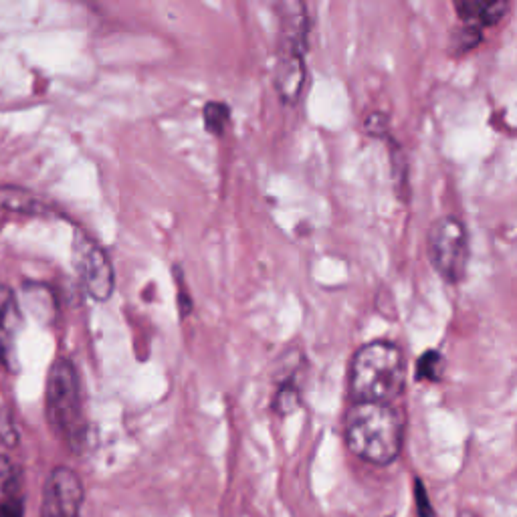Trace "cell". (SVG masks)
<instances>
[{
    "label": "cell",
    "instance_id": "obj_1",
    "mask_svg": "<svg viewBox=\"0 0 517 517\" xmlns=\"http://www.w3.org/2000/svg\"><path fill=\"white\" fill-rule=\"evenodd\" d=\"M346 445L362 461L390 465L402 451L404 425L400 412L390 404L356 402L346 415Z\"/></svg>",
    "mask_w": 517,
    "mask_h": 517
},
{
    "label": "cell",
    "instance_id": "obj_2",
    "mask_svg": "<svg viewBox=\"0 0 517 517\" xmlns=\"http://www.w3.org/2000/svg\"><path fill=\"white\" fill-rule=\"evenodd\" d=\"M404 380V356L392 342L366 344L352 358L350 392L356 402L390 404L402 394Z\"/></svg>",
    "mask_w": 517,
    "mask_h": 517
},
{
    "label": "cell",
    "instance_id": "obj_3",
    "mask_svg": "<svg viewBox=\"0 0 517 517\" xmlns=\"http://www.w3.org/2000/svg\"><path fill=\"white\" fill-rule=\"evenodd\" d=\"M47 419L53 433L75 453L87 443V421L83 415L79 378L73 364L57 360L47 376Z\"/></svg>",
    "mask_w": 517,
    "mask_h": 517
},
{
    "label": "cell",
    "instance_id": "obj_4",
    "mask_svg": "<svg viewBox=\"0 0 517 517\" xmlns=\"http://www.w3.org/2000/svg\"><path fill=\"white\" fill-rule=\"evenodd\" d=\"M427 253L433 269L447 283L463 281L469 265V237L465 225L455 217L437 219L427 235Z\"/></svg>",
    "mask_w": 517,
    "mask_h": 517
},
{
    "label": "cell",
    "instance_id": "obj_5",
    "mask_svg": "<svg viewBox=\"0 0 517 517\" xmlns=\"http://www.w3.org/2000/svg\"><path fill=\"white\" fill-rule=\"evenodd\" d=\"M73 265L81 285L95 301H108L116 287L114 265L103 249L83 231L73 237Z\"/></svg>",
    "mask_w": 517,
    "mask_h": 517
},
{
    "label": "cell",
    "instance_id": "obj_6",
    "mask_svg": "<svg viewBox=\"0 0 517 517\" xmlns=\"http://www.w3.org/2000/svg\"><path fill=\"white\" fill-rule=\"evenodd\" d=\"M83 499L85 489L79 475L69 467H57L45 483L41 517H81Z\"/></svg>",
    "mask_w": 517,
    "mask_h": 517
},
{
    "label": "cell",
    "instance_id": "obj_7",
    "mask_svg": "<svg viewBox=\"0 0 517 517\" xmlns=\"http://www.w3.org/2000/svg\"><path fill=\"white\" fill-rule=\"evenodd\" d=\"M307 11L301 3L279 5V57H305Z\"/></svg>",
    "mask_w": 517,
    "mask_h": 517
},
{
    "label": "cell",
    "instance_id": "obj_8",
    "mask_svg": "<svg viewBox=\"0 0 517 517\" xmlns=\"http://www.w3.org/2000/svg\"><path fill=\"white\" fill-rule=\"evenodd\" d=\"M21 320V307L13 289L0 285V364L7 368L15 366Z\"/></svg>",
    "mask_w": 517,
    "mask_h": 517
},
{
    "label": "cell",
    "instance_id": "obj_9",
    "mask_svg": "<svg viewBox=\"0 0 517 517\" xmlns=\"http://www.w3.org/2000/svg\"><path fill=\"white\" fill-rule=\"evenodd\" d=\"M23 473L9 459L0 455V517H23Z\"/></svg>",
    "mask_w": 517,
    "mask_h": 517
},
{
    "label": "cell",
    "instance_id": "obj_10",
    "mask_svg": "<svg viewBox=\"0 0 517 517\" xmlns=\"http://www.w3.org/2000/svg\"><path fill=\"white\" fill-rule=\"evenodd\" d=\"M305 83V57H277L275 89L287 103L297 101Z\"/></svg>",
    "mask_w": 517,
    "mask_h": 517
},
{
    "label": "cell",
    "instance_id": "obj_11",
    "mask_svg": "<svg viewBox=\"0 0 517 517\" xmlns=\"http://www.w3.org/2000/svg\"><path fill=\"white\" fill-rule=\"evenodd\" d=\"M0 211L41 217L49 215L51 206L35 192L21 186H0Z\"/></svg>",
    "mask_w": 517,
    "mask_h": 517
},
{
    "label": "cell",
    "instance_id": "obj_12",
    "mask_svg": "<svg viewBox=\"0 0 517 517\" xmlns=\"http://www.w3.org/2000/svg\"><path fill=\"white\" fill-rule=\"evenodd\" d=\"M509 5L507 3H481V0H459L455 3V13L461 19L463 25H471V27H495L497 23H501V19L507 15Z\"/></svg>",
    "mask_w": 517,
    "mask_h": 517
},
{
    "label": "cell",
    "instance_id": "obj_13",
    "mask_svg": "<svg viewBox=\"0 0 517 517\" xmlns=\"http://www.w3.org/2000/svg\"><path fill=\"white\" fill-rule=\"evenodd\" d=\"M204 126L213 136H223L225 130L231 126V110L221 101L206 103L204 108Z\"/></svg>",
    "mask_w": 517,
    "mask_h": 517
},
{
    "label": "cell",
    "instance_id": "obj_14",
    "mask_svg": "<svg viewBox=\"0 0 517 517\" xmlns=\"http://www.w3.org/2000/svg\"><path fill=\"white\" fill-rule=\"evenodd\" d=\"M299 406H301V394H299L297 384L291 382V380L281 384V388L275 394L273 408L279 412L281 417H287V415H291V412H295Z\"/></svg>",
    "mask_w": 517,
    "mask_h": 517
},
{
    "label": "cell",
    "instance_id": "obj_15",
    "mask_svg": "<svg viewBox=\"0 0 517 517\" xmlns=\"http://www.w3.org/2000/svg\"><path fill=\"white\" fill-rule=\"evenodd\" d=\"M441 372H443V356L435 350L425 352L419 362H417V374L415 378L421 380H429V382H437L441 380Z\"/></svg>",
    "mask_w": 517,
    "mask_h": 517
},
{
    "label": "cell",
    "instance_id": "obj_16",
    "mask_svg": "<svg viewBox=\"0 0 517 517\" xmlns=\"http://www.w3.org/2000/svg\"><path fill=\"white\" fill-rule=\"evenodd\" d=\"M483 39V29L479 27H471V25H463L453 37H451V49L455 53H465L475 49Z\"/></svg>",
    "mask_w": 517,
    "mask_h": 517
},
{
    "label": "cell",
    "instance_id": "obj_17",
    "mask_svg": "<svg viewBox=\"0 0 517 517\" xmlns=\"http://www.w3.org/2000/svg\"><path fill=\"white\" fill-rule=\"evenodd\" d=\"M415 505H417L419 517H435L433 503H431L427 487H425V483L421 479H415Z\"/></svg>",
    "mask_w": 517,
    "mask_h": 517
},
{
    "label": "cell",
    "instance_id": "obj_18",
    "mask_svg": "<svg viewBox=\"0 0 517 517\" xmlns=\"http://www.w3.org/2000/svg\"><path fill=\"white\" fill-rule=\"evenodd\" d=\"M388 128H390V118L384 114V112H374L366 118L364 122V130L376 138H382L388 134Z\"/></svg>",
    "mask_w": 517,
    "mask_h": 517
},
{
    "label": "cell",
    "instance_id": "obj_19",
    "mask_svg": "<svg viewBox=\"0 0 517 517\" xmlns=\"http://www.w3.org/2000/svg\"><path fill=\"white\" fill-rule=\"evenodd\" d=\"M0 441L9 447L17 445V441H19V435H17V429H15L11 417H0Z\"/></svg>",
    "mask_w": 517,
    "mask_h": 517
},
{
    "label": "cell",
    "instance_id": "obj_20",
    "mask_svg": "<svg viewBox=\"0 0 517 517\" xmlns=\"http://www.w3.org/2000/svg\"><path fill=\"white\" fill-rule=\"evenodd\" d=\"M457 517H479L475 511H471V509H461L459 513H457Z\"/></svg>",
    "mask_w": 517,
    "mask_h": 517
}]
</instances>
